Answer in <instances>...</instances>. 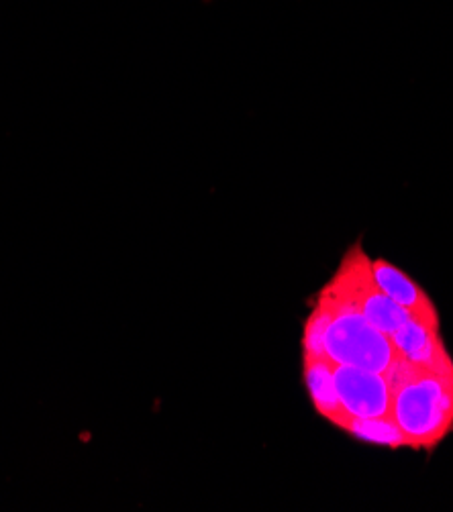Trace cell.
<instances>
[{"mask_svg": "<svg viewBox=\"0 0 453 512\" xmlns=\"http://www.w3.org/2000/svg\"><path fill=\"white\" fill-rule=\"evenodd\" d=\"M392 419L407 447L433 451L453 431V374L419 368L392 394Z\"/></svg>", "mask_w": 453, "mask_h": 512, "instance_id": "6da1fadb", "label": "cell"}, {"mask_svg": "<svg viewBox=\"0 0 453 512\" xmlns=\"http://www.w3.org/2000/svg\"><path fill=\"white\" fill-rule=\"evenodd\" d=\"M333 309L335 313L325 335V355L329 360L388 376L402 360L390 335L372 327L356 309H343L335 302Z\"/></svg>", "mask_w": 453, "mask_h": 512, "instance_id": "7a4b0ae2", "label": "cell"}, {"mask_svg": "<svg viewBox=\"0 0 453 512\" xmlns=\"http://www.w3.org/2000/svg\"><path fill=\"white\" fill-rule=\"evenodd\" d=\"M333 382L343 411L356 419H392V392L386 376L335 364Z\"/></svg>", "mask_w": 453, "mask_h": 512, "instance_id": "3957f363", "label": "cell"}, {"mask_svg": "<svg viewBox=\"0 0 453 512\" xmlns=\"http://www.w3.org/2000/svg\"><path fill=\"white\" fill-rule=\"evenodd\" d=\"M390 339L402 360L409 364L437 374H453V360L443 345L439 327L409 319L390 335Z\"/></svg>", "mask_w": 453, "mask_h": 512, "instance_id": "277c9868", "label": "cell"}, {"mask_svg": "<svg viewBox=\"0 0 453 512\" xmlns=\"http://www.w3.org/2000/svg\"><path fill=\"white\" fill-rule=\"evenodd\" d=\"M372 272L376 284L400 306V309H405L411 319L429 327H441L435 302L411 276H407L394 264L382 258L372 260Z\"/></svg>", "mask_w": 453, "mask_h": 512, "instance_id": "5b68a950", "label": "cell"}, {"mask_svg": "<svg viewBox=\"0 0 453 512\" xmlns=\"http://www.w3.org/2000/svg\"><path fill=\"white\" fill-rule=\"evenodd\" d=\"M333 366L335 364L327 355L325 357L305 355V366H302V372H305V384L317 408V413L341 429L349 419V415L343 411V406L335 392Z\"/></svg>", "mask_w": 453, "mask_h": 512, "instance_id": "8992f818", "label": "cell"}, {"mask_svg": "<svg viewBox=\"0 0 453 512\" xmlns=\"http://www.w3.org/2000/svg\"><path fill=\"white\" fill-rule=\"evenodd\" d=\"M358 309L366 317V321L384 335H392L400 325H405L411 319L409 313L400 309L376 282L364 292Z\"/></svg>", "mask_w": 453, "mask_h": 512, "instance_id": "52a82bcc", "label": "cell"}, {"mask_svg": "<svg viewBox=\"0 0 453 512\" xmlns=\"http://www.w3.org/2000/svg\"><path fill=\"white\" fill-rule=\"evenodd\" d=\"M341 429L351 433L354 437H358V439H362V441H366V443H374V445H386V447H392V449L407 445V439L396 427L394 419H356V417H349Z\"/></svg>", "mask_w": 453, "mask_h": 512, "instance_id": "ba28073f", "label": "cell"}, {"mask_svg": "<svg viewBox=\"0 0 453 512\" xmlns=\"http://www.w3.org/2000/svg\"><path fill=\"white\" fill-rule=\"evenodd\" d=\"M333 313L335 309H333L331 298L321 290L315 309L309 315L305 325V335H302V353L325 357V335L333 319Z\"/></svg>", "mask_w": 453, "mask_h": 512, "instance_id": "9c48e42d", "label": "cell"}]
</instances>
